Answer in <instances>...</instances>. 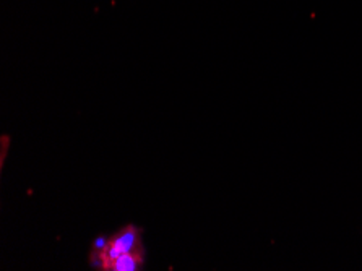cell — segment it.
Wrapping results in <instances>:
<instances>
[{
    "label": "cell",
    "mask_w": 362,
    "mask_h": 271,
    "mask_svg": "<svg viewBox=\"0 0 362 271\" xmlns=\"http://www.w3.org/2000/svg\"><path fill=\"white\" fill-rule=\"evenodd\" d=\"M141 234H144V231L139 226L125 224L112 234L100 237L95 241L90 252V265L95 270L103 271L112 260L122 257L125 253L145 248Z\"/></svg>",
    "instance_id": "1"
},
{
    "label": "cell",
    "mask_w": 362,
    "mask_h": 271,
    "mask_svg": "<svg viewBox=\"0 0 362 271\" xmlns=\"http://www.w3.org/2000/svg\"><path fill=\"white\" fill-rule=\"evenodd\" d=\"M145 262L146 250L145 248H140V250L125 253V255L109 262L103 271H139L144 270Z\"/></svg>",
    "instance_id": "2"
}]
</instances>
